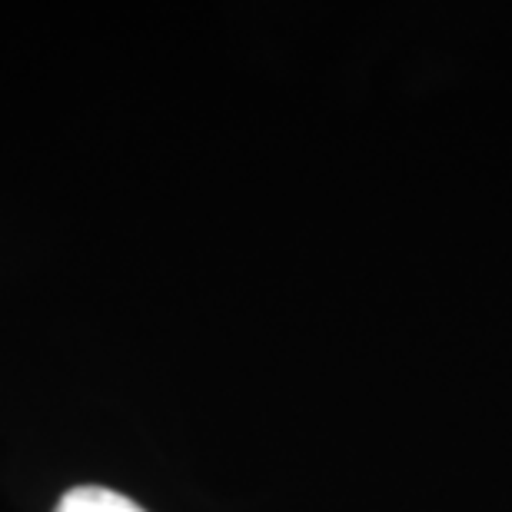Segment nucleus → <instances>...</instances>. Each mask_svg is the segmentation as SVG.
Returning a JSON list of instances; mask_svg holds the SVG:
<instances>
[{
  "mask_svg": "<svg viewBox=\"0 0 512 512\" xmlns=\"http://www.w3.org/2000/svg\"><path fill=\"white\" fill-rule=\"evenodd\" d=\"M54 512H143L133 499L114 493L104 486H80L60 499V506Z\"/></svg>",
  "mask_w": 512,
  "mask_h": 512,
  "instance_id": "nucleus-1",
  "label": "nucleus"
}]
</instances>
